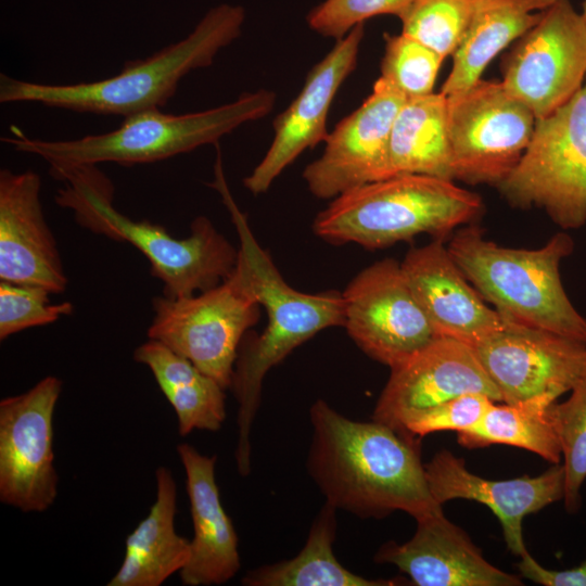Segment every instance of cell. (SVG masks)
I'll return each instance as SVG.
<instances>
[{
	"instance_id": "cell-15",
	"label": "cell",
	"mask_w": 586,
	"mask_h": 586,
	"mask_svg": "<svg viewBox=\"0 0 586 586\" xmlns=\"http://www.w3.org/2000/svg\"><path fill=\"white\" fill-rule=\"evenodd\" d=\"M406 98L380 77L372 92L328 133L321 156L303 171L318 199H335L391 177L388 148L394 119Z\"/></svg>"
},
{
	"instance_id": "cell-30",
	"label": "cell",
	"mask_w": 586,
	"mask_h": 586,
	"mask_svg": "<svg viewBox=\"0 0 586 586\" xmlns=\"http://www.w3.org/2000/svg\"><path fill=\"white\" fill-rule=\"evenodd\" d=\"M474 0H416L400 16L402 34L444 59L457 49Z\"/></svg>"
},
{
	"instance_id": "cell-19",
	"label": "cell",
	"mask_w": 586,
	"mask_h": 586,
	"mask_svg": "<svg viewBox=\"0 0 586 586\" xmlns=\"http://www.w3.org/2000/svg\"><path fill=\"white\" fill-rule=\"evenodd\" d=\"M424 470L438 505L460 498L487 506L500 522L508 549L520 558L528 553L523 539V519L564 496V470L560 463L537 476L492 481L470 472L463 459L441 450L424 463Z\"/></svg>"
},
{
	"instance_id": "cell-24",
	"label": "cell",
	"mask_w": 586,
	"mask_h": 586,
	"mask_svg": "<svg viewBox=\"0 0 586 586\" xmlns=\"http://www.w3.org/2000/svg\"><path fill=\"white\" fill-rule=\"evenodd\" d=\"M557 0H474L463 36L453 53V67L441 92L450 95L481 79L489 62L518 40Z\"/></svg>"
},
{
	"instance_id": "cell-16",
	"label": "cell",
	"mask_w": 586,
	"mask_h": 586,
	"mask_svg": "<svg viewBox=\"0 0 586 586\" xmlns=\"http://www.w3.org/2000/svg\"><path fill=\"white\" fill-rule=\"evenodd\" d=\"M483 393L494 402L500 394L474 348L438 336L403 364L391 369L372 420L400 431L411 417L466 393Z\"/></svg>"
},
{
	"instance_id": "cell-8",
	"label": "cell",
	"mask_w": 586,
	"mask_h": 586,
	"mask_svg": "<svg viewBox=\"0 0 586 586\" xmlns=\"http://www.w3.org/2000/svg\"><path fill=\"white\" fill-rule=\"evenodd\" d=\"M497 188L511 206L544 209L563 230L586 224V82L536 119L521 160Z\"/></svg>"
},
{
	"instance_id": "cell-10",
	"label": "cell",
	"mask_w": 586,
	"mask_h": 586,
	"mask_svg": "<svg viewBox=\"0 0 586 586\" xmlns=\"http://www.w3.org/2000/svg\"><path fill=\"white\" fill-rule=\"evenodd\" d=\"M536 117L501 81L479 79L447 95V132L454 179L498 186L532 138Z\"/></svg>"
},
{
	"instance_id": "cell-34",
	"label": "cell",
	"mask_w": 586,
	"mask_h": 586,
	"mask_svg": "<svg viewBox=\"0 0 586 586\" xmlns=\"http://www.w3.org/2000/svg\"><path fill=\"white\" fill-rule=\"evenodd\" d=\"M493 403L483 393H466L411 417L399 432L416 437L437 431L466 432L480 423Z\"/></svg>"
},
{
	"instance_id": "cell-13",
	"label": "cell",
	"mask_w": 586,
	"mask_h": 586,
	"mask_svg": "<svg viewBox=\"0 0 586 586\" xmlns=\"http://www.w3.org/2000/svg\"><path fill=\"white\" fill-rule=\"evenodd\" d=\"M351 339L390 369L438 337L413 295L400 263L384 258L362 269L342 293Z\"/></svg>"
},
{
	"instance_id": "cell-27",
	"label": "cell",
	"mask_w": 586,
	"mask_h": 586,
	"mask_svg": "<svg viewBox=\"0 0 586 586\" xmlns=\"http://www.w3.org/2000/svg\"><path fill=\"white\" fill-rule=\"evenodd\" d=\"M336 509L326 502L314 520L303 549L292 559L264 564L242 577L245 586H391L396 579H369L335 558Z\"/></svg>"
},
{
	"instance_id": "cell-33",
	"label": "cell",
	"mask_w": 586,
	"mask_h": 586,
	"mask_svg": "<svg viewBox=\"0 0 586 586\" xmlns=\"http://www.w3.org/2000/svg\"><path fill=\"white\" fill-rule=\"evenodd\" d=\"M416 0H324L306 16L309 28L336 40L367 20L393 14L400 16Z\"/></svg>"
},
{
	"instance_id": "cell-20",
	"label": "cell",
	"mask_w": 586,
	"mask_h": 586,
	"mask_svg": "<svg viewBox=\"0 0 586 586\" xmlns=\"http://www.w3.org/2000/svg\"><path fill=\"white\" fill-rule=\"evenodd\" d=\"M400 266L438 336L473 347L505 327L506 320L469 282L443 239L410 249Z\"/></svg>"
},
{
	"instance_id": "cell-17",
	"label": "cell",
	"mask_w": 586,
	"mask_h": 586,
	"mask_svg": "<svg viewBox=\"0 0 586 586\" xmlns=\"http://www.w3.org/2000/svg\"><path fill=\"white\" fill-rule=\"evenodd\" d=\"M365 23L336 40L332 50L307 74L301 92L272 123L273 140L259 164L244 178L253 194L266 192L276 178L306 149L324 141L327 118L340 87L355 69Z\"/></svg>"
},
{
	"instance_id": "cell-12",
	"label": "cell",
	"mask_w": 586,
	"mask_h": 586,
	"mask_svg": "<svg viewBox=\"0 0 586 586\" xmlns=\"http://www.w3.org/2000/svg\"><path fill=\"white\" fill-rule=\"evenodd\" d=\"M62 385L48 375L0 400V501L23 512H43L58 496L53 416Z\"/></svg>"
},
{
	"instance_id": "cell-36",
	"label": "cell",
	"mask_w": 586,
	"mask_h": 586,
	"mask_svg": "<svg viewBox=\"0 0 586 586\" xmlns=\"http://www.w3.org/2000/svg\"><path fill=\"white\" fill-rule=\"evenodd\" d=\"M581 14H582V16H583V18H584V21L586 23V0H584V2H583V10H582Z\"/></svg>"
},
{
	"instance_id": "cell-6",
	"label": "cell",
	"mask_w": 586,
	"mask_h": 586,
	"mask_svg": "<svg viewBox=\"0 0 586 586\" xmlns=\"http://www.w3.org/2000/svg\"><path fill=\"white\" fill-rule=\"evenodd\" d=\"M275 104L276 93L262 89L199 112L175 115L162 109L142 111L124 117L114 130L73 140L30 138L11 126V135L1 141L41 157L50 171L84 164H149L216 144L243 124L267 116Z\"/></svg>"
},
{
	"instance_id": "cell-2",
	"label": "cell",
	"mask_w": 586,
	"mask_h": 586,
	"mask_svg": "<svg viewBox=\"0 0 586 586\" xmlns=\"http://www.w3.org/2000/svg\"><path fill=\"white\" fill-rule=\"evenodd\" d=\"M209 186L219 193L229 212L239 237V259L267 314V326L259 335L252 336L247 331L243 336L229 387L238 403L237 469L244 477L251 472V430L259 409L265 375L321 330L344 326V300L337 291L308 294L285 282L269 254L255 239L245 214L229 190L219 146L214 180Z\"/></svg>"
},
{
	"instance_id": "cell-26",
	"label": "cell",
	"mask_w": 586,
	"mask_h": 586,
	"mask_svg": "<svg viewBox=\"0 0 586 586\" xmlns=\"http://www.w3.org/2000/svg\"><path fill=\"white\" fill-rule=\"evenodd\" d=\"M391 177L415 174L454 179L447 132V97L441 91L407 99L391 130Z\"/></svg>"
},
{
	"instance_id": "cell-25",
	"label": "cell",
	"mask_w": 586,
	"mask_h": 586,
	"mask_svg": "<svg viewBox=\"0 0 586 586\" xmlns=\"http://www.w3.org/2000/svg\"><path fill=\"white\" fill-rule=\"evenodd\" d=\"M133 360L146 366L175 410L178 433L218 431L226 419L225 390L189 359L149 339L133 351Z\"/></svg>"
},
{
	"instance_id": "cell-28",
	"label": "cell",
	"mask_w": 586,
	"mask_h": 586,
	"mask_svg": "<svg viewBox=\"0 0 586 586\" xmlns=\"http://www.w3.org/2000/svg\"><path fill=\"white\" fill-rule=\"evenodd\" d=\"M550 405L544 400L500 405L494 402L477 425L457 433L458 442L469 448L493 444L515 446L553 464L560 463L562 453Z\"/></svg>"
},
{
	"instance_id": "cell-31",
	"label": "cell",
	"mask_w": 586,
	"mask_h": 586,
	"mask_svg": "<svg viewBox=\"0 0 586 586\" xmlns=\"http://www.w3.org/2000/svg\"><path fill=\"white\" fill-rule=\"evenodd\" d=\"M380 78L406 100L433 92L444 58L406 35H385Z\"/></svg>"
},
{
	"instance_id": "cell-35",
	"label": "cell",
	"mask_w": 586,
	"mask_h": 586,
	"mask_svg": "<svg viewBox=\"0 0 586 586\" xmlns=\"http://www.w3.org/2000/svg\"><path fill=\"white\" fill-rule=\"evenodd\" d=\"M517 566L522 576L544 586H586V559L575 568L553 571L545 569L526 553Z\"/></svg>"
},
{
	"instance_id": "cell-9",
	"label": "cell",
	"mask_w": 586,
	"mask_h": 586,
	"mask_svg": "<svg viewBox=\"0 0 586 586\" xmlns=\"http://www.w3.org/2000/svg\"><path fill=\"white\" fill-rule=\"evenodd\" d=\"M152 307L149 339L229 388L240 343L258 322L262 307L239 256L233 272L218 285L184 297L156 296Z\"/></svg>"
},
{
	"instance_id": "cell-32",
	"label": "cell",
	"mask_w": 586,
	"mask_h": 586,
	"mask_svg": "<svg viewBox=\"0 0 586 586\" xmlns=\"http://www.w3.org/2000/svg\"><path fill=\"white\" fill-rule=\"evenodd\" d=\"M50 292L36 285L0 282V340L23 330L52 323L73 314L69 302L54 304Z\"/></svg>"
},
{
	"instance_id": "cell-29",
	"label": "cell",
	"mask_w": 586,
	"mask_h": 586,
	"mask_svg": "<svg viewBox=\"0 0 586 586\" xmlns=\"http://www.w3.org/2000/svg\"><path fill=\"white\" fill-rule=\"evenodd\" d=\"M562 403L550 405V416L560 442L564 470V506L575 512L586 480V371Z\"/></svg>"
},
{
	"instance_id": "cell-23",
	"label": "cell",
	"mask_w": 586,
	"mask_h": 586,
	"mask_svg": "<svg viewBox=\"0 0 586 586\" xmlns=\"http://www.w3.org/2000/svg\"><path fill=\"white\" fill-rule=\"evenodd\" d=\"M156 498L149 513L126 537L122 564L107 586H160L190 558V540L175 530L177 486L171 471H155Z\"/></svg>"
},
{
	"instance_id": "cell-11",
	"label": "cell",
	"mask_w": 586,
	"mask_h": 586,
	"mask_svg": "<svg viewBox=\"0 0 586 586\" xmlns=\"http://www.w3.org/2000/svg\"><path fill=\"white\" fill-rule=\"evenodd\" d=\"M501 84L536 119L568 102L586 76V23L570 0H557L518 39L502 64Z\"/></svg>"
},
{
	"instance_id": "cell-1",
	"label": "cell",
	"mask_w": 586,
	"mask_h": 586,
	"mask_svg": "<svg viewBox=\"0 0 586 586\" xmlns=\"http://www.w3.org/2000/svg\"><path fill=\"white\" fill-rule=\"evenodd\" d=\"M307 471L326 502L359 518L403 511L417 520L443 511L430 491L416 436L352 420L323 399L309 409Z\"/></svg>"
},
{
	"instance_id": "cell-3",
	"label": "cell",
	"mask_w": 586,
	"mask_h": 586,
	"mask_svg": "<svg viewBox=\"0 0 586 586\" xmlns=\"http://www.w3.org/2000/svg\"><path fill=\"white\" fill-rule=\"evenodd\" d=\"M245 20L241 5L212 8L183 39L150 56L131 60L111 77L74 84H42L0 75V102L39 103L99 115H129L163 109L190 72L208 67L217 53L238 39Z\"/></svg>"
},
{
	"instance_id": "cell-4",
	"label": "cell",
	"mask_w": 586,
	"mask_h": 586,
	"mask_svg": "<svg viewBox=\"0 0 586 586\" xmlns=\"http://www.w3.org/2000/svg\"><path fill=\"white\" fill-rule=\"evenodd\" d=\"M63 182L55 203L73 212L76 222L93 233L128 242L149 260L151 273L170 298L190 296L226 280L238 262L237 250L212 221L199 216L188 238L176 239L163 226L132 220L113 205L114 186L97 165L50 171Z\"/></svg>"
},
{
	"instance_id": "cell-5",
	"label": "cell",
	"mask_w": 586,
	"mask_h": 586,
	"mask_svg": "<svg viewBox=\"0 0 586 586\" xmlns=\"http://www.w3.org/2000/svg\"><path fill=\"white\" fill-rule=\"evenodd\" d=\"M483 300L509 322L545 330L586 344V318L569 298L560 276L574 241L553 234L538 249L501 246L477 226L459 229L447 246Z\"/></svg>"
},
{
	"instance_id": "cell-18",
	"label": "cell",
	"mask_w": 586,
	"mask_h": 586,
	"mask_svg": "<svg viewBox=\"0 0 586 586\" xmlns=\"http://www.w3.org/2000/svg\"><path fill=\"white\" fill-rule=\"evenodd\" d=\"M40 191L35 171L0 170V280L60 294L68 280L44 219Z\"/></svg>"
},
{
	"instance_id": "cell-7",
	"label": "cell",
	"mask_w": 586,
	"mask_h": 586,
	"mask_svg": "<svg viewBox=\"0 0 586 586\" xmlns=\"http://www.w3.org/2000/svg\"><path fill=\"white\" fill-rule=\"evenodd\" d=\"M482 211L481 196L454 180L405 174L336 196L317 214L313 230L332 244L377 250L423 233L444 239Z\"/></svg>"
},
{
	"instance_id": "cell-22",
	"label": "cell",
	"mask_w": 586,
	"mask_h": 586,
	"mask_svg": "<svg viewBox=\"0 0 586 586\" xmlns=\"http://www.w3.org/2000/svg\"><path fill=\"white\" fill-rule=\"evenodd\" d=\"M177 454L186 473L193 524L190 558L179 572L181 583L186 586L225 584L239 572L241 560L238 535L216 484V456H204L187 443L177 446Z\"/></svg>"
},
{
	"instance_id": "cell-21",
	"label": "cell",
	"mask_w": 586,
	"mask_h": 586,
	"mask_svg": "<svg viewBox=\"0 0 586 586\" xmlns=\"http://www.w3.org/2000/svg\"><path fill=\"white\" fill-rule=\"evenodd\" d=\"M374 560L397 566L417 586L523 585L519 576L489 563L443 511L417 520V530L408 542H387Z\"/></svg>"
},
{
	"instance_id": "cell-14",
	"label": "cell",
	"mask_w": 586,
	"mask_h": 586,
	"mask_svg": "<svg viewBox=\"0 0 586 586\" xmlns=\"http://www.w3.org/2000/svg\"><path fill=\"white\" fill-rule=\"evenodd\" d=\"M473 348L501 403L552 404L586 371V344L509 321Z\"/></svg>"
}]
</instances>
